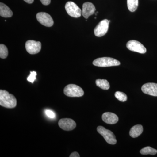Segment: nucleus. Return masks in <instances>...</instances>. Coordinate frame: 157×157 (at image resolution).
<instances>
[{"mask_svg": "<svg viewBox=\"0 0 157 157\" xmlns=\"http://www.w3.org/2000/svg\"><path fill=\"white\" fill-rule=\"evenodd\" d=\"M0 105L7 108H13L17 105V100L13 95L6 90H0Z\"/></svg>", "mask_w": 157, "mask_h": 157, "instance_id": "f257e3e1", "label": "nucleus"}, {"mask_svg": "<svg viewBox=\"0 0 157 157\" xmlns=\"http://www.w3.org/2000/svg\"><path fill=\"white\" fill-rule=\"evenodd\" d=\"M93 65L98 67H113V66H119L120 62L112 58L102 57L96 59L93 62Z\"/></svg>", "mask_w": 157, "mask_h": 157, "instance_id": "f03ea898", "label": "nucleus"}, {"mask_svg": "<svg viewBox=\"0 0 157 157\" xmlns=\"http://www.w3.org/2000/svg\"><path fill=\"white\" fill-rule=\"evenodd\" d=\"M64 94L69 97H81L84 95V93L80 86L71 84L68 85L65 87Z\"/></svg>", "mask_w": 157, "mask_h": 157, "instance_id": "7ed1b4c3", "label": "nucleus"}, {"mask_svg": "<svg viewBox=\"0 0 157 157\" xmlns=\"http://www.w3.org/2000/svg\"><path fill=\"white\" fill-rule=\"evenodd\" d=\"M97 131L100 135L104 137L107 143L110 144H116L117 140L115 136L111 131L101 126L98 127Z\"/></svg>", "mask_w": 157, "mask_h": 157, "instance_id": "20e7f679", "label": "nucleus"}, {"mask_svg": "<svg viewBox=\"0 0 157 157\" xmlns=\"http://www.w3.org/2000/svg\"><path fill=\"white\" fill-rule=\"evenodd\" d=\"M65 9L67 14L71 17L77 18L81 16V9L73 2H68L66 3Z\"/></svg>", "mask_w": 157, "mask_h": 157, "instance_id": "39448f33", "label": "nucleus"}, {"mask_svg": "<svg viewBox=\"0 0 157 157\" xmlns=\"http://www.w3.org/2000/svg\"><path fill=\"white\" fill-rule=\"evenodd\" d=\"M109 22L110 21L104 19L98 24L94 30V33L96 36L102 37L107 33L109 28Z\"/></svg>", "mask_w": 157, "mask_h": 157, "instance_id": "423d86ee", "label": "nucleus"}, {"mask_svg": "<svg viewBox=\"0 0 157 157\" xmlns=\"http://www.w3.org/2000/svg\"><path fill=\"white\" fill-rule=\"evenodd\" d=\"M127 47L129 50L138 53H146L147 50L145 47L141 43L136 40L129 41L127 43Z\"/></svg>", "mask_w": 157, "mask_h": 157, "instance_id": "0eeeda50", "label": "nucleus"}, {"mask_svg": "<svg viewBox=\"0 0 157 157\" xmlns=\"http://www.w3.org/2000/svg\"><path fill=\"white\" fill-rule=\"evenodd\" d=\"M37 20L40 23L45 26H52L53 25L54 21L51 16L45 12H39L36 14Z\"/></svg>", "mask_w": 157, "mask_h": 157, "instance_id": "6e6552de", "label": "nucleus"}, {"mask_svg": "<svg viewBox=\"0 0 157 157\" xmlns=\"http://www.w3.org/2000/svg\"><path fill=\"white\" fill-rule=\"evenodd\" d=\"M25 48L29 53L36 54L41 50V43L34 40H29L26 42Z\"/></svg>", "mask_w": 157, "mask_h": 157, "instance_id": "1a4fd4ad", "label": "nucleus"}, {"mask_svg": "<svg viewBox=\"0 0 157 157\" xmlns=\"http://www.w3.org/2000/svg\"><path fill=\"white\" fill-rule=\"evenodd\" d=\"M58 124L61 128L65 131H72L76 127L75 121L70 118H63L59 121Z\"/></svg>", "mask_w": 157, "mask_h": 157, "instance_id": "9d476101", "label": "nucleus"}, {"mask_svg": "<svg viewBox=\"0 0 157 157\" xmlns=\"http://www.w3.org/2000/svg\"><path fill=\"white\" fill-rule=\"evenodd\" d=\"M141 90L146 94L157 97V83L153 82L145 83L142 86Z\"/></svg>", "mask_w": 157, "mask_h": 157, "instance_id": "9b49d317", "label": "nucleus"}, {"mask_svg": "<svg viewBox=\"0 0 157 157\" xmlns=\"http://www.w3.org/2000/svg\"><path fill=\"white\" fill-rule=\"evenodd\" d=\"M96 11V8L94 4L92 3H84L82 5V14L85 18L87 19L89 16L93 15Z\"/></svg>", "mask_w": 157, "mask_h": 157, "instance_id": "f8f14e48", "label": "nucleus"}, {"mask_svg": "<svg viewBox=\"0 0 157 157\" xmlns=\"http://www.w3.org/2000/svg\"><path fill=\"white\" fill-rule=\"evenodd\" d=\"M102 118L104 122L109 124H116L119 120L116 114L111 112L104 113L102 115Z\"/></svg>", "mask_w": 157, "mask_h": 157, "instance_id": "ddd939ff", "label": "nucleus"}, {"mask_svg": "<svg viewBox=\"0 0 157 157\" xmlns=\"http://www.w3.org/2000/svg\"><path fill=\"white\" fill-rule=\"evenodd\" d=\"M0 15L2 17H10L13 15V12L9 7L1 2L0 3Z\"/></svg>", "mask_w": 157, "mask_h": 157, "instance_id": "4468645a", "label": "nucleus"}, {"mask_svg": "<svg viewBox=\"0 0 157 157\" xmlns=\"http://www.w3.org/2000/svg\"><path fill=\"white\" fill-rule=\"evenodd\" d=\"M143 131V126L141 125H136L131 129L129 134L133 138H136L142 134Z\"/></svg>", "mask_w": 157, "mask_h": 157, "instance_id": "2eb2a0df", "label": "nucleus"}, {"mask_svg": "<svg viewBox=\"0 0 157 157\" xmlns=\"http://www.w3.org/2000/svg\"><path fill=\"white\" fill-rule=\"evenodd\" d=\"M96 84L97 86L103 90H108L110 87L109 82L105 79H101L98 78L96 80Z\"/></svg>", "mask_w": 157, "mask_h": 157, "instance_id": "dca6fc26", "label": "nucleus"}, {"mask_svg": "<svg viewBox=\"0 0 157 157\" xmlns=\"http://www.w3.org/2000/svg\"><path fill=\"white\" fill-rule=\"evenodd\" d=\"M127 5L129 11L134 12L138 6V0H127Z\"/></svg>", "mask_w": 157, "mask_h": 157, "instance_id": "f3484780", "label": "nucleus"}, {"mask_svg": "<svg viewBox=\"0 0 157 157\" xmlns=\"http://www.w3.org/2000/svg\"><path fill=\"white\" fill-rule=\"evenodd\" d=\"M140 153L143 155H155L157 153V150L151 147L147 146L140 150Z\"/></svg>", "mask_w": 157, "mask_h": 157, "instance_id": "a211bd4d", "label": "nucleus"}, {"mask_svg": "<svg viewBox=\"0 0 157 157\" xmlns=\"http://www.w3.org/2000/svg\"><path fill=\"white\" fill-rule=\"evenodd\" d=\"M9 54L8 48L6 45L1 44L0 45V57L2 59H6Z\"/></svg>", "mask_w": 157, "mask_h": 157, "instance_id": "6ab92c4d", "label": "nucleus"}, {"mask_svg": "<svg viewBox=\"0 0 157 157\" xmlns=\"http://www.w3.org/2000/svg\"><path fill=\"white\" fill-rule=\"evenodd\" d=\"M115 98L121 102H125L127 101L128 97L125 94L122 92L117 91L115 94Z\"/></svg>", "mask_w": 157, "mask_h": 157, "instance_id": "aec40b11", "label": "nucleus"}, {"mask_svg": "<svg viewBox=\"0 0 157 157\" xmlns=\"http://www.w3.org/2000/svg\"><path fill=\"white\" fill-rule=\"evenodd\" d=\"M37 75V73L36 71H31L30 74L28 77L27 80L29 82L33 83L34 81L36 79V76Z\"/></svg>", "mask_w": 157, "mask_h": 157, "instance_id": "412c9836", "label": "nucleus"}, {"mask_svg": "<svg viewBox=\"0 0 157 157\" xmlns=\"http://www.w3.org/2000/svg\"><path fill=\"white\" fill-rule=\"evenodd\" d=\"M45 113L46 116L50 118H54L55 117V113L52 110L47 109L45 111Z\"/></svg>", "mask_w": 157, "mask_h": 157, "instance_id": "4be33fe9", "label": "nucleus"}, {"mask_svg": "<svg viewBox=\"0 0 157 157\" xmlns=\"http://www.w3.org/2000/svg\"><path fill=\"white\" fill-rule=\"evenodd\" d=\"M43 5L48 6L51 3V0H40Z\"/></svg>", "mask_w": 157, "mask_h": 157, "instance_id": "5701e85b", "label": "nucleus"}, {"mask_svg": "<svg viewBox=\"0 0 157 157\" xmlns=\"http://www.w3.org/2000/svg\"><path fill=\"white\" fill-rule=\"evenodd\" d=\"M80 155L77 152H73L70 155V157H79Z\"/></svg>", "mask_w": 157, "mask_h": 157, "instance_id": "b1692460", "label": "nucleus"}, {"mask_svg": "<svg viewBox=\"0 0 157 157\" xmlns=\"http://www.w3.org/2000/svg\"><path fill=\"white\" fill-rule=\"evenodd\" d=\"M24 1L28 4H32L34 2V0H24Z\"/></svg>", "mask_w": 157, "mask_h": 157, "instance_id": "393cba45", "label": "nucleus"}]
</instances>
